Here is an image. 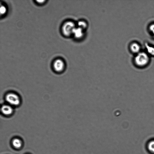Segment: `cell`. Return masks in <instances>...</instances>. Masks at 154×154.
<instances>
[{
  "instance_id": "obj_1",
  "label": "cell",
  "mask_w": 154,
  "mask_h": 154,
  "mask_svg": "<svg viewBox=\"0 0 154 154\" xmlns=\"http://www.w3.org/2000/svg\"><path fill=\"white\" fill-rule=\"evenodd\" d=\"M150 58L149 54L144 52L137 54L134 59V63L137 67L142 68L146 66L149 63Z\"/></svg>"
},
{
  "instance_id": "obj_2",
  "label": "cell",
  "mask_w": 154,
  "mask_h": 154,
  "mask_svg": "<svg viewBox=\"0 0 154 154\" xmlns=\"http://www.w3.org/2000/svg\"><path fill=\"white\" fill-rule=\"evenodd\" d=\"M76 26V22L68 20L64 23L61 27L63 35L66 37H72L73 32Z\"/></svg>"
},
{
  "instance_id": "obj_3",
  "label": "cell",
  "mask_w": 154,
  "mask_h": 154,
  "mask_svg": "<svg viewBox=\"0 0 154 154\" xmlns=\"http://www.w3.org/2000/svg\"><path fill=\"white\" fill-rule=\"evenodd\" d=\"M86 31V30L76 26L73 32L72 37L76 41H81L85 37Z\"/></svg>"
},
{
  "instance_id": "obj_4",
  "label": "cell",
  "mask_w": 154,
  "mask_h": 154,
  "mask_svg": "<svg viewBox=\"0 0 154 154\" xmlns=\"http://www.w3.org/2000/svg\"><path fill=\"white\" fill-rule=\"evenodd\" d=\"M5 99L8 103L13 106L18 105L20 102L19 96L13 93H10L7 94L5 97Z\"/></svg>"
},
{
  "instance_id": "obj_5",
  "label": "cell",
  "mask_w": 154,
  "mask_h": 154,
  "mask_svg": "<svg viewBox=\"0 0 154 154\" xmlns=\"http://www.w3.org/2000/svg\"><path fill=\"white\" fill-rule=\"evenodd\" d=\"M53 68L55 70L58 72H63L65 69L66 64L64 61L61 59L56 60L53 63Z\"/></svg>"
},
{
  "instance_id": "obj_6",
  "label": "cell",
  "mask_w": 154,
  "mask_h": 154,
  "mask_svg": "<svg viewBox=\"0 0 154 154\" xmlns=\"http://www.w3.org/2000/svg\"><path fill=\"white\" fill-rule=\"evenodd\" d=\"M130 51L133 53L136 54L140 51L141 47L140 45L136 42H133L131 43L129 47Z\"/></svg>"
},
{
  "instance_id": "obj_7",
  "label": "cell",
  "mask_w": 154,
  "mask_h": 154,
  "mask_svg": "<svg viewBox=\"0 0 154 154\" xmlns=\"http://www.w3.org/2000/svg\"><path fill=\"white\" fill-rule=\"evenodd\" d=\"M76 26L86 30L88 27V22L85 19H81L76 22Z\"/></svg>"
},
{
  "instance_id": "obj_8",
  "label": "cell",
  "mask_w": 154,
  "mask_h": 154,
  "mask_svg": "<svg viewBox=\"0 0 154 154\" xmlns=\"http://www.w3.org/2000/svg\"><path fill=\"white\" fill-rule=\"evenodd\" d=\"M1 110L2 113L6 115H9L11 114L13 111L11 106L8 105H3L1 108Z\"/></svg>"
},
{
  "instance_id": "obj_9",
  "label": "cell",
  "mask_w": 154,
  "mask_h": 154,
  "mask_svg": "<svg viewBox=\"0 0 154 154\" xmlns=\"http://www.w3.org/2000/svg\"><path fill=\"white\" fill-rule=\"evenodd\" d=\"M145 46L147 53L150 55L154 56V46L150 45L147 43L145 44Z\"/></svg>"
},
{
  "instance_id": "obj_10",
  "label": "cell",
  "mask_w": 154,
  "mask_h": 154,
  "mask_svg": "<svg viewBox=\"0 0 154 154\" xmlns=\"http://www.w3.org/2000/svg\"><path fill=\"white\" fill-rule=\"evenodd\" d=\"M12 144L13 146L16 148H19L22 146V143L21 140L19 139L15 138L12 141Z\"/></svg>"
},
{
  "instance_id": "obj_11",
  "label": "cell",
  "mask_w": 154,
  "mask_h": 154,
  "mask_svg": "<svg viewBox=\"0 0 154 154\" xmlns=\"http://www.w3.org/2000/svg\"><path fill=\"white\" fill-rule=\"evenodd\" d=\"M147 147L150 152L154 154V140H151L148 143Z\"/></svg>"
},
{
  "instance_id": "obj_12",
  "label": "cell",
  "mask_w": 154,
  "mask_h": 154,
  "mask_svg": "<svg viewBox=\"0 0 154 154\" xmlns=\"http://www.w3.org/2000/svg\"><path fill=\"white\" fill-rule=\"evenodd\" d=\"M7 10L6 7L3 5H1L0 8V14H1L3 15L6 12Z\"/></svg>"
},
{
  "instance_id": "obj_13",
  "label": "cell",
  "mask_w": 154,
  "mask_h": 154,
  "mask_svg": "<svg viewBox=\"0 0 154 154\" xmlns=\"http://www.w3.org/2000/svg\"><path fill=\"white\" fill-rule=\"evenodd\" d=\"M150 31L154 36V23L150 25L149 28Z\"/></svg>"
},
{
  "instance_id": "obj_14",
  "label": "cell",
  "mask_w": 154,
  "mask_h": 154,
  "mask_svg": "<svg viewBox=\"0 0 154 154\" xmlns=\"http://www.w3.org/2000/svg\"><path fill=\"white\" fill-rule=\"evenodd\" d=\"M45 1L44 0H41V1H37V2L39 3L40 4H42L44 3V2Z\"/></svg>"
}]
</instances>
